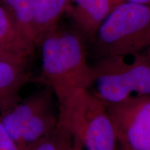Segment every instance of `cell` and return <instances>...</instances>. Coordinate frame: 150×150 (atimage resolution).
Instances as JSON below:
<instances>
[{
    "label": "cell",
    "instance_id": "6da1fadb",
    "mask_svg": "<svg viewBox=\"0 0 150 150\" xmlns=\"http://www.w3.org/2000/svg\"><path fill=\"white\" fill-rule=\"evenodd\" d=\"M84 42L75 30L58 25L41 41V73L37 81L50 87L56 99L91 86L93 71Z\"/></svg>",
    "mask_w": 150,
    "mask_h": 150
},
{
    "label": "cell",
    "instance_id": "7a4b0ae2",
    "mask_svg": "<svg viewBox=\"0 0 150 150\" xmlns=\"http://www.w3.org/2000/svg\"><path fill=\"white\" fill-rule=\"evenodd\" d=\"M58 127L86 150H117L118 142L107 107L88 88L57 99Z\"/></svg>",
    "mask_w": 150,
    "mask_h": 150
},
{
    "label": "cell",
    "instance_id": "3957f363",
    "mask_svg": "<svg viewBox=\"0 0 150 150\" xmlns=\"http://www.w3.org/2000/svg\"><path fill=\"white\" fill-rule=\"evenodd\" d=\"M91 46V57L95 61L150 48V7L127 1L117 4L100 26Z\"/></svg>",
    "mask_w": 150,
    "mask_h": 150
},
{
    "label": "cell",
    "instance_id": "277c9868",
    "mask_svg": "<svg viewBox=\"0 0 150 150\" xmlns=\"http://www.w3.org/2000/svg\"><path fill=\"white\" fill-rule=\"evenodd\" d=\"M88 90L106 106L150 96V58L142 53L95 61Z\"/></svg>",
    "mask_w": 150,
    "mask_h": 150
},
{
    "label": "cell",
    "instance_id": "5b68a950",
    "mask_svg": "<svg viewBox=\"0 0 150 150\" xmlns=\"http://www.w3.org/2000/svg\"><path fill=\"white\" fill-rule=\"evenodd\" d=\"M54 96L53 91L45 86L0 114L4 126L20 150L57 129L59 113L55 112Z\"/></svg>",
    "mask_w": 150,
    "mask_h": 150
},
{
    "label": "cell",
    "instance_id": "8992f818",
    "mask_svg": "<svg viewBox=\"0 0 150 150\" xmlns=\"http://www.w3.org/2000/svg\"><path fill=\"white\" fill-rule=\"evenodd\" d=\"M106 107L118 145L129 150H150V96Z\"/></svg>",
    "mask_w": 150,
    "mask_h": 150
},
{
    "label": "cell",
    "instance_id": "52a82bcc",
    "mask_svg": "<svg viewBox=\"0 0 150 150\" xmlns=\"http://www.w3.org/2000/svg\"><path fill=\"white\" fill-rule=\"evenodd\" d=\"M116 5L113 0H69L65 13L75 31L92 45L100 26Z\"/></svg>",
    "mask_w": 150,
    "mask_h": 150
},
{
    "label": "cell",
    "instance_id": "ba28073f",
    "mask_svg": "<svg viewBox=\"0 0 150 150\" xmlns=\"http://www.w3.org/2000/svg\"><path fill=\"white\" fill-rule=\"evenodd\" d=\"M27 60L8 54L0 56V114L20 100V91L28 81Z\"/></svg>",
    "mask_w": 150,
    "mask_h": 150
},
{
    "label": "cell",
    "instance_id": "9c48e42d",
    "mask_svg": "<svg viewBox=\"0 0 150 150\" xmlns=\"http://www.w3.org/2000/svg\"><path fill=\"white\" fill-rule=\"evenodd\" d=\"M34 47L21 33L8 11L0 4V49L5 53L27 61Z\"/></svg>",
    "mask_w": 150,
    "mask_h": 150
},
{
    "label": "cell",
    "instance_id": "30bf717a",
    "mask_svg": "<svg viewBox=\"0 0 150 150\" xmlns=\"http://www.w3.org/2000/svg\"><path fill=\"white\" fill-rule=\"evenodd\" d=\"M69 0H37L34 16V31L37 46L43 38L58 25L66 13Z\"/></svg>",
    "mask_w": 150,
    "mask_h": 150
},
{
    "label": "cell",
    "instance_id": "8fae6325",
    "mask_svg": "<svg viewBox=\"0 0 150 150\" xmlns=\"http://www.w3.org/2000/svg\"><path fill=\"white\" fill-rule=\"evenodd\" d=\"M37 0H0L26 39L37 46L34 31V16Z\"/></svg>",
    "mask_w": 150,
    "mask_h": 150
},
{
    "label": "cell",
    "instance_id": "7c38bea8",
    "mask_svg": "<svg viewBox=\"0 0 150 150\" xmlns=\"http://www.w3.org/2000/svg\"><path fill=\"white\" fill-rule=\"evenodd\" d=\"M24 150H58L57 129L52 134L30 144Z\"/></svg>",
    "mask_w": 150,
    "mask_h": 150
},
{
    "label": "cell",
    "instance_id": "4fadbf2b",
    "mask_svg": "<svg viewBox=\"0 0 150 150\" xmlns=\"http://www.w3.org/2000/svg\"><path fill=\"white\" fill-rule=\"evenodd\" d=\"M0 150H20L7 132L0 117Z\"/></svg>",
    "mask_w": 150,
    "mask_h": 150
},
{
    "label": "cell",
    "instance_id": "5bb4252c",
    "mask_svg": "<svg viewBox=\"0 0 150 150\" xmlns=\"http://www.w3.org/2000/svg\"><path fill=\"white\" fill-rule=\"evenodd\" d=\"M58 150H71L72 136L66 131L57 126Z\"/></svg>",
    "mask_w": 150,
    "mask_h": 150
},
{
    "label": "cell",
    "instance_id": "9a60e30c",
    "mask_svg": "<svg viewBox=\"0 0 150 150\" xmlns=\"http://www.w3.org/2000/svg\"><path fill=\"white\" fill-rule=\"evenodd\" d=\"M72 139V147H71V150H86L84 149L83 146H82L81 144L76 140H75Z\"/></svg>",
    "mask_w": 150,
    "mask_h": 150
},
{
    "label": "cell",
    "instance_id": "2e32d148",
    "mask_svg": "<svg viewBox=\"0 0 150 150\" xmlns=\"http://www.w3.org/2000/svg\"><path fill=\"white\" fill-rule=\"evenodd\" d=\"M124 1H129V2L147 6L150 7V0H124Z\"/></svg>",
    "mask_w": 150,
    "mask_h": 150
},
{
    "label": "cell",
    "instance_id": "e0dca14e",
    "mask_svg": "<svg viewBox=\"0 0 150 150\" xmlns=\"http://www.w3.org/2000/svg\"><path fill=\"white\" fill-rule=\"evenodd\" d=\"M117 150H129V149H127V148H125V147H122V146H121V145H118V147H117Z\"/></svg>",
    "mask_w": 150,
    "mask_h": 150
},
{
    "label": "cell",
    "instance_id": "ac0fdd59",
    "mask_svg": "<svg viewBox=\"0 0 150 150\" xmlns=\"http://www.w3.org/2000/svg\"><path fill=\"white\" fill-rule=\"evenodd\" d=\"M113 1H114V2L116 4H117L120 3L122 1H124V0H113Z\"/></svg>",
    "mask_w": 150,
    "mask_h": 150
},
{
    "label": "cell",
    "instance_id": "d6986e66",
    "mask_svg": "<svg viewBox=\"0 0 150 150\" xmlns=\"http://www.w3.org/2000/svg\"><path fill=\"white\" fill-rule=\"evenodd\" d=\"M6 54V53H5V52H4L2 50H1V49H0V56H2L3 54Z\"/></svg>",
    "mask_w": 150,
    "mask_h": 150
},
{
    "label": "cell",
    "instance_id": "ffe728a7",
    "mask_svg": "<svg viewBox=\"0 0 150 150\" xmlns=\"http://www.w3.org/2000/svg\"><path fill=\"white\" fill-rule=\"evenodd\" d=\"M148 50H149V51H148V52H147V55L149 56V57L150 58V48L148 49Z\"/></svg>",
    "mask_w": 150,
    "mask_h": 150
}]
</instances>
